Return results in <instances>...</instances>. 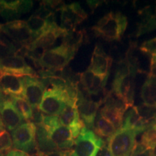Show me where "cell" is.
<instances>
[{"label":"cell","instance_id":"1","mask_svg":"<svg viewBox=\"0 0 156 156\" xmlns=\"http://www.w3.org/2000/svg\"><path fill=\"white\" fill-rule=\"evenodd\" d=\"M127 27V18L121 12L108 13L98 20L92 30L95 36L108 41H120Z\"/></svg>","mask_w":156,"mask_h":156},{"label":"cell","instance_id":"2","mask_svg":"<svg viewBox=\"0 0 156 156\" xmlns=\"http://www.w3.org/2000/svg\"><path fill=\"white\" fill-rule=\"evenodd\" d=\"M135 73L136 70L131 67L127 59L124 58L118 64L112 85V90L123 98L130 107L134 104Z\"/></svg>","mask_w":156,"mask_h":156},{"label":"cell","instance_id":"3","mask_svg":"<svg viewBox=\"0 0 156 156\" xmlns=\"http://www.w3.org/2000/svg\"><path fill=\"white\" fill-rule=\"evenodd\" d=\"M75 52L61 45L44 51L38 59V64L45 70L62 72L75 55Z\"/></svg>","mask_w":156,"mask_h":156},{"label":"cell","instance_id":"4","mask_svg":"<svg viewBox=\"0 0 156 156\" xmlns=\"http://www.w3.org/2000/svg\"><path fill=\"white\" fill-rule=\"evenodd\" d=\"M12 146L15 150L25 153L37 151L36 126L32 122L23 123L11 132Z\"/></svg>","mask_w":156,"mask_h":156},{"label":"cell","instance_id":"5","mask_svg":"<svg viewBox=\"0 0 156 156\" xmlns=\"http://www.w3.org/2000/svg\"><path fill=\"white\" fill-rule=\"evenodd\" d=\"M134 129H120L108 139V146L112 156H132L136 146V136Z\"/></svg>","mask_w":156,"mask_h":156},{"label":"cell","instance_id":"6","mask_svg":"<svg viewBox=\"0 0 156 156\" xmlns=\"http://www.w3.org/2000/svg\"><path fill=\"white\" fill-rule=\"evenodd\" d=\"M104 141L95 136L94 132L83 127L75 141V148L70 151L69 156H95Z\"/></svg>","mask_w":156,"mask_h":156},{"label":"cell","instance_id":"7","mask_svg":"<svg viewBox=\"0 0 156 156\" xmlns=\"http://www.w3.org/2000/svg\"><path fill=\"white\" fill-rule=\"evenodd\" d=\"M67 106L63 92L50 87L45 90L38 108L48 116H59Z\"/></svg>","mask_w":156,"mask_h":156},{"label":"cell","instance_id":"8","mask_svg":"<svg viewBox=\"0 0 156 156\" xmlns=\"http://www.w3.org/2000/svg\"><path fill=\"white\" fill-rule=\"evenodd\" d=\"M0 33L5 34L13 41L22 44L25 47L34 41V36L29 30L26 22L19 20L2 24Z\"/></svg>","mask_w":156,"mask_h":156},{"label":"cell","instance_id":"9","mask_svg":"<svg viewBox=\"0 0 156 156\" xmlns=\"http://www.w3.org/2000/svg\"><path fill=\"white\" fill-rule=\"evenodd\" d=\"M64 32L65 30L61 27L58 26L56 23H52L43 34L35 39L28 46L25 47L27 51V54L36 53L39 48L43 49L44 51L50 49V48L55 44L58 37H62Z\"/></svg>","mask_w":156,"mask_h":156},{"label":"cell","instance_id":"10","mask_svg":"<svg viewBox=\"0 0 156 156\" xmlns=\"http://www.w3.org/2000/svg\"><path fill=\"white\" fill-rule=\"evenodd\" d=\"M0 73L17 76H35L36 72L25 61L23 56L12 55L0 59Z\"/></svg>","mask_w":156,"mask_h":156},{"label":"cell","instance_id":"11","mask_svg":"<svg viewBox=\"0 0 156 156\" xmlns=\"http://www.w3.org/2000/svg\"><path fill=\"white\" fill-rule=\"evenodd\" d=\"M24 90L23 96L32 108H37L41 102L46 90V85L42 80L34 76H23Z\"/></svg>","mask_w":156,"mask_h":156},{"label":"cell","instance_id":"12","mask_svg":"<svg viewBox=\"0 0 156 156\" xmlns=\"http://www.w3.org/2000/svg\"><path fill=\"white\" fill-rule=\"evenodd\" d=\"M61 12V28L66 31L75 30L77 25L87 17L86 12L77 2L64 5Z\"/></svg>","mask_w":156,"mask_h":156},{"label":"cell","instance_id":"13","mask_svg":"<svg viewBox=\"0 0 156 156\" xmlns=\"http://www.w3.org/2000/svg\"><path fill=\"white\" fill-rule=\"evenodd\" d=\"M102 104V101L95 102L83 95L81 91L78 92L77 107L80 117L84 125L87 129L93 128L98 110Z\"/></svg>","mask_w":156,"mask_h":156},{"label":"cell","instance_id":"14","mask_svg":"<svg viewBox=\"0 0 156 156\" xmlns=\"http://www.w3.org/2000/svg\"><path fill=\"white\" fill-rule=\"evenodd\" d=\"M46 130L50 139L57 147L58 151L69 149L75 145V139L73 133L71 129L67 126L59 124L55 127Z\"/></svg>","mask_w":156,"mask_h":156},{"label":"cell","instance_id":"15","mask_svg":"<svg viewBox=\"0 0 156 156\" xmlns=\"http://www.w3.org/2000/svg\"><path fill=\"white\" fill-rule=\"evenodd\" d=\"M61 124L67 126L71 129L74 139H76L81 130L85 127L83 121L80 117L77 107L67 106L63 112L58 116Z\"/></svg>","mask_w":156,"mask_h":156},{"label":"cell","instance_id":"16","mask_svg":"<svg viewBox=\"0 0 156 156\" xmlns=\"http://www.w3.org/2000/svg\"><path fill=\"white\" fill-rule=\"evenodd\" d=\"M112 63V57L107 55L100 46L96 45L88 70L97 75H108Z\"/></svg>","mask_w":156,"mask_h":156},{"label":"cell","instance_id":"17","mask_svg":"<svg viewBox=\"0 0 156 156\" xmlns=\"http://www.w3.org/2000/svg\"><path fill=\"white\" fill-rule=\"evenodd\" d=\"M108 75H97L90 70L84 72L80 75V83L90 95H97L103 90Z\"/></svg>","mask_w":156,"mask_h":156},{"label":"cell","instance_id":"18","mask_svg":"<svg viewBox=\"0 0 156 156\" xmlns=\"http://www.w3.org/2000/svg\"><path fill=\"white\" fill-rule=\"evenodd\" d=\"M24 90L23 76H17L7 73L0 75V91L6 94L20 96Z\"/></svg>","mask_w":156,"mask_h":156},{"label":"cell","instance_id":"19","mask_svg":"<svg viewBox=\"0 0 156 156\" xmlns=\"http://www.w3.org/2000/svg\"><path fill=\"white\" fill-rule=\"evenodd\" d=\"M0 116L4 125L10 132H12L24 123V119L19 114L12 102L0 105Z\"/></svg>","mask_w":156,"mask_h":156},{"label":"cell","instance_id":"20","mask_svg":"<svg viewBox=\"0 0 156 156\" xmlns=\"http://www.w3.org/2000/svg\"><path fill=\"white\" fill-rule=\"evenodd\" d=\"M122 128L134 129L137 134L147 129L145 122L142 120L138 112L136 106L131 107L125 115H124Z\"/></svg>","mask_w":156,"mask_h":156},{"label":"cell","instance_id":"21","mask_svg":"<svg viewBox=\"0 0 156 156\" xmlns=\"http://www.w3.org/2000/svg\"><path fill=\"white\" fill-rule=\"evenodd\" d=\"M141 98L145 106L156 109V75L148 73L141 89Z\"/></svg>","mask_w":156,"mask_h":156},{"label":"cell","instance_id":"22","mask_svg":"<svg viewBox=\"0 0 156 156\" xmlns=\"http://www.w3.org/2000/svg\"><path fill=\"white\" fill-rule=\"evenodd\" d=\"M141 21H140L136 36L146 34L156 29V5L153 9L151 7L144 8L140 12Z\"/></svg>","mask_w":156,"mask_h":156},{"label":"cell","instance_id":"23","mask_svg":"<svg viewBox=\"0 0 156 156\" xmlns=\"http://www.w3.org/2000/svg\"><path fill=\"white\" fill-rule=\"evenodd\" d=\"M36 143L37 151L49 153V152L58 151L57 147L50 139L47 130L43 125L36 126Z\"/></svg>","mask_w":156,"mask_h":156},{"label":"cell","instance_id":"24","mask_svg":"<svg viewBox=\"0 0 156 156\" xmlns=\"http://www.w3.org/2000/svg\"><path fill=\"white\" fill-rule=\"evenodd\" d=\"M84 40V33L82 30H69L64 33L62 36V44L72 51H77Z\"/></svg>","mask_w":156,"mask_h":156},{"label":"cell","instance_id":"25","mask_svg":"<svg viewBox=\"0 0 156 156\" xmlns=\"http://www.w3.org/2000/svg\"><path fill=\"white\" fill-rule=\"evenodd\" d=\"M104 106L109 108H114L125 114V112L129 108V105L126 103L123 98L119 95L114 91H107L102 101Z\"/></svg>","mask_w":156,"mask_h":156},{"label":"cell","instance_id":"26","mask_svg":"<svg viewBox=\"0 0 156 156\" xmlns=\"http://www.w3.org/2000/svg\"><path fill=\"white\" fill-rule=\"evenodd\" d=\"M26 24L35 40L41 34H43L52 23H48L46 20L34 14L26 21Z\"/></svg>","mask_w":156,"mask_h":156},{"label":"cell","instance_id":"27","mask_svg":"<svg viewBox=\"0 0 156 156\" xmlns=\"http://www.w3.org/2000/svg\"><path fill=\"white\" fill-rule=\"evenodd\" d=\"M94 131L98 135L101 137L111 138L116 133L117 130L115 129L114 125L103 118L101 115H99L98 118L95 122V124L93 126Z\"/></svg>","mask_w":156,"mask_h":156},{"label":"cell","instance_id":"28","mask_svg":"<svg viewBox=\"0 0 156 156\" xmlns=\"http://www.w3.org/2000/svg\"><path fill=\"white\" fill-rule=\"evenodd\" d=\"M100 115L108 120L109 122L112 123L116 130L122 129L124 115V113L116 109L109 108L104 106L101 110Z\"/></svg>","mask_w":156,"mask_h":156},{"label":"cell","instance_id":"29","mask_svg":"<svg viewBox=\"0 0 156 156\" xmlns=\"http://www.w3.org/2000/svg\"><path fill=\"white\" fill-rule=\"evenodd\" d=\"M12 103L24 120L30 122L33 116V108L28 101L23 98L13 95Z\"/></svg>","mask_w":156,"mask_h":156},{"label":"cell","instance_id":"30","mask_svg":"<svg viewBox=\"0 0 156 156\" xmlns=\"http://www.w3.org/2000/svg\"><path fill=\"white\" fill-rule=\"evenodd\" d=\"M140 144L150 149L156 147V124L145 130L141 137Z\"/></svg>","mask_w":156,"mask_h":156},{"label":"cell","instance_id":"31","mask_svg":"<svg viewBox=\"0 0 156 156\" xmlns=\"http://www.w3.org/2000/svg\"><path fill=\"white\" fill-rule=\"evenodd\" d=\"M12 146V136L6 130L2 120L0 116V151H7L10 150Z\"/></svg>","mask_w":156,"mask_h":156},{"label":"cell","instance_id":"32","mask_svg":"<svg viewBox=\"0 0 156 156\" xmlns=\"http://www.w3.org/2000/svg\"><path fill=\"white\" fill-rule=\"evenodd\" d=\"M0 16L8 22H11V21L17 20V19L20 17V15L15 10L4 7L0 2Z\"/></svg>","mask_w":156,"mask_h":156},{"label":"cell","instance_id":"33","mask_svg":"<svg viewBox=\"0 0 156 156\" xmlns=\"http://www.w3.org/2000/svg\"><path fill=\"white\" fill-rule=\"evenodd\" d=\"M140 50L147 54H156V37L144 42L140 46Z\"/></svg>","mask_w":156,"mask_h":156},{"label":"cell","instance_id":"34","mask_svg":"<svg viewBox=\"0 0 156 156\" xmlns=\"http://www.w3.org/2000/svg\"><path fill=\"white\" fill-rule=\"evenodd\" d=\"M155 150L150 149L142 145V144H136V146L132 156H154Z\"/></svg>","mask_w":156,"mask_h":156},{"label":"cell","instance_id":"35","mask_svg":"<svg viewBox=\"0 0 156 156\" xmlns=\"http://www.w3.org/2000/svg\"><path fill=\"white\" fill-rule=\"evenodd\" d=\"M59 124H61V123L58 119V116H48V115L45 116L44 115L42 125L46 129L54 128Z\"/></svg>","mask_w":156,"mask_h":156},{"label":"cell","instance_id":"36","mask_svg":"<svg viewBox=\"0 0 156 156\" xmlns=\"http://www.w3.org/2000/svg\"><path fill=\"white\" fill-rule=\"evenodd\" d=\"M70 151H58L49 153H44V152L37 151L31 156H69Z\"/></svg>","mask_w":156,"mask_h":156},{"label":"cell","instance_id":"37","mask_svg":"<svg viewBox=\"0 0 156 156\" xmlns=\"http://www.w3.org/2000/svg\"><path fill=\"white\" fill-rule=\"evenodd\" d=\"M34 112H33V116L31 120H32V122L34 123L36 126H39L42 125L43 124V120H44V115L41 112V111L39 109L34 108Z\"/></svg>","mask_w":156,"mask_h":156},{"label":"cell","instance_id":"38","mask_svg":"<svg viewBox=\"0 0 156 156\" xmlns=\"http://www.w3.org/2000/svg\"><path fill=\"white\" fill-rule=\"evenodd\" d=\"M33 7V1H20L18 12L20 15L28 12Z\"/></svg>","mask_w":156,"mask_h":156},{"label":"cell","instance_id":"39","mask_svg":"<svg viewBox=\"0 0 156 156\" xmlns=\"http://www.w3.org/2000/svg\"><path fill=\"white\" fill-rule=\"evenodd\" d=\"M95 156H112L110 150H109L108 146L104 142V144L99 148L98 151L97 152Z\"/></svg>","mask_w":156,"mask_h":156},{"label":"cell","instance_id":"40","mask_svg":"<svg viewBox=\"0 0 156 156\" xmlns=\"http://www.w3.org/2000/svg\"><path fill=\"white\" fill-rule=\"evenodd\" d=\"M13 95L6 94V93L0 91V105L7 102H12Z\"/></svg>","mask_w":156,"mask_h":156},{"label":"cell","instance_id":"41","mask_svg":"<svg viewBox=\"0 0 156 156\" xmlns=\"http://www.w3.org/2000/svg\"><path fill=\"white\" fill-rule=\"evenodd\" d=\"M5 156H31L28 154L24 153L23 151H17V150H11L7 152Z\"/></svg>","mask_w":156,"mask_h":156},{"label":"cell","instance_id":"42","mask_svg":"<svg viewBox=\"0 0 156 156\" xmlns=\"http://www.w3.org/2000/svg\"><path fill=\"white\" fill-rule=\"evenodd\" d=\"M156 70V54H153L151 59V65H150V73H153Z\"/></svg>","mask_w":156,"mask_h":156},{"label":"cell","instance_id":"43","mask_svg":"<svg viewBox=\"0 0 156 156\" xmlns=\"http://www.w3.org/2000/svg\"><path fill=\"white\" fill-rule=\"evenodd\" d=\"M99 3H100V2H98V1H88L87 2V4L90 5V8L93 9L96 8L98 6Z\"/></svg>","mask_w":156,"mask_h":156},{"label":"cell","instance_id":"44","mask_svg":"<svg viewBox=\"0 0 156 156\" xmlns=\"http://www.w3.org/2000/svg\"><path fill=\"white\" fill-rule=\"evenodd\" d=\"M0 156H4L3 152H1V151H0Z\"/></svg>","mask_w":156,"mask_h":156},{"label":"cell","instance_id":"45","mask_svg":"<svg viewBox=\"0 0 156 156\" xmlns=\"http://www.w3.org/2000/svg\"><path fill=\"white\" fill-rule=\"evenodd\" d=\"M154 156H156V153H155V155H154Z\"/></svg>","mask_w":156,"mask_h":156},{"label":"cell","instance_id":"46","mask_svg":"<svg viewBox=\"0 0 156 156\" xmlns=\"http://www.w3.org/2000/svg\"><path fill=\"white\" fill-rule=\"evenodd\" d=\"M1 25H2V24H0V27H1Z\"/></svg>","mask_w":156,"mask_h":156}]
</instances>
